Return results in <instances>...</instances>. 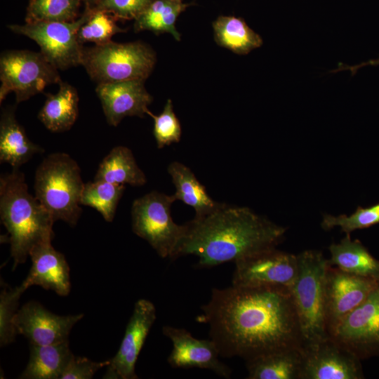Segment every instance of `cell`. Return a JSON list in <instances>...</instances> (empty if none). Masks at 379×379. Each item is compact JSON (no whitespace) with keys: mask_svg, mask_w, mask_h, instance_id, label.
<instances>
[{"mask_svg":"<svg viewBox=\"0 0 379 379\" xmlns=\"http://www.w3.org/2000/svg\"><path fill=\"white\" fill-rule=\"evenodd\" d=\"M197 321L208 325L221 357L246 361L272 352L302 347L289 288L232 285L213 288Z\"/></svg>","mask_w":379,"mask_h":379,"instance_id":"6da1fadb","label":"cell"},{"mask_svg":"<svg viewBox=\"0 0 379 379\" xmlns=\"http://www.w3.org/2000/svg\"><path fill=\"white\" fill-rule=\"evenodd\" d=\"M183 236L171 260L187 255L199 258L197 267L210 268L236 262L276 248L286 228L251 208L222 203L211 213L185 224Z\"/></svg>","mask_w":379,"mask_h":379,"instance_id":"7a4b0ae2","label":"cell"},{"mask_svg":"<svg viewBox=\"0 0 379 379\" xmlns=\"http://www.w3.org/2000/svg\"><path fill=\"white\" fill-rule=\"evenodd\" d=\"M0 216L9 234L13 270L27 260L33 247L54 237L55 221L36 197L29 194L20 169L1 175Z\"/></svg>","mask_w":379,"mask_h":379,"instance_id":"3957f363","label":"cell"},{"mask_svg":"<svg viewBox=\"0 0 379 379\" xmlns=\"http://www.w3.org/2000/svg\"><path fill=\"white\" fill-rule=\"evenodd\" d=\"M84 182L77 162L69 154L55 152L44 159L36 170L34 196L53 220L75 226L82 213Z\"/></svg>","mask_w":379,"mask_h":379,"instance_id":"277c9868","label":"cell"},{"mask_svg":"<svg viewBox=\"0 0 379 379\" xmlns=\"http://www.w3.org/2000/svg\"><path fill=\"white\" fill-rule=\"evenodd\" d=\"M298 273L290 288L298 314L302 347L330 337L326 325L325 281L330 263L321 251L298 255Z\"/></svg>","mask_w":379,"mask_h":379,"instance_id":"5b68a950","label":"cell"},{"mask_svg":"<svg viewBox=\"0 0 379 379\" xmlns=\"http://www.w3.org/2000/svg\"><path fill=\"white\" fill-rule=\"evenodd\" d=\"M156 53L142 41L107 43L83 50L81 65L98 84L145 80L152 73Z\"/></svg>","mask_w":379,"mask_h":379,"instance_id":"8992f818","label":"cell"},{"mask_svg":"<svg viewBox=\"0 0 379 379\" xmlns=\"http://www.w3.org/2000/svg\"><path fill=\"white\" fill-rule=\"evenodd\" d=\"M176 199L152 191L135 199L131 207L133 232L147 241L163 258L171 260L185 232V225H178L171 208Z\"/></svg>","mask_w":379,"mask_h":379,"instance_id":"52a82bcc","label":"cell"},{"mask_svg":"<svg viewBox=\"0 0 379 379\" xmlns=\"http://www.w3.org/2000/svg\"><path fill=\"white\" fill-rule=\"evenodd\" d=\"M0 102L11 92L16 102L27 100L61 81L58 69L42 55L28 50H10L0 58Z\"/></svg>","mask_w":379,"mask_h":379,"instance_id":"ba28073f","label":"cell"},{"mask_svg":"<svg viewBox=\"0 0 379 379\" xmlns=\"http://www.w3.org/2000/svg\"><path fill=\"white\" fill-rule=\"evenodd\" d=\"M91 13L92 9L87 8L79 18L73 21H39L9 25L8 27L34 41L53 66L58 70H65L81 65L84 48L78 39V32Z\"/></svg>","mask_w":379,"mask_h":379,"instance_id":"9c48e42d","label":"cell"},{"mask_svg":"<svg viewBox=\"0 0 379 379\" xmlns=\"http://www.w3.org/2000/svg\"><path fill=\"white\" fill-rule=\"evenodd\" d=\"M330 337L361 360L379 356V281Z\"/></svg>","mask_w":379,"mask_h":379,"instance_id":"30bf717a","label":"cell"},{"mask_svg":"<svg viewBox=\"0 0 379 379\" xmlns=\"http://www.w3.org/2000/svg\"><path fill=\"white\" fill-rule=\"evenodd\" d=\"M232 285L291 288L298 273V255L269 248L235 262Z\"/></svg>","mask_w":379,"mask_h":379,"instance_id":"8fae6325","label":"cell"},{"mask_svg":"<svg viewBox=\"0 0 379 379\" xmlns=\"http://www.w3.org/2000/svg\"><path fill=\"white\" fill-rule=\"evenodd\" d=\"M361 359L331 337L302 347L300 379H362Z\"/></svg>","mask_w":379,"mask_h":379,"instance_id":"7c38bea8","label":"cell"},{"mask_svg":"<svg viewBox=\"0 0 379 379\" xmlns=\"http://www.w3.org/2000/svg\"><path fill=\"white\" fill-rule=\"evenodd\" d=\"M378 281L329 265L325 281L326 319L329 336L343 319L366 300Z\"/></svg>","mask_w":379,"mask_h":379,"instance_id":"4fadbf2b","label":"cell"},{"mask_svg":"<svg viewBox=\"0 0 379 379\" xmlns=\"http://www.w3.org/2000/svg\"><path fill=\"white\" fill-rule=\"evenodd\" d=\"M156 318V308L152 302L140 299L135 302L120 347L109 359L104 378H138L135 364Z\"/></svg>","mask_w":379,"mask_h":379,"instance_id":"5bb4252c","label":"cell"},{"mask_svg":"<svg viewBox=\"0 0 379 379\" xmlns=\"http://www.w3.org/2000/svg\"><path fill=\"white\" fill-rule=\"evenodd\" d=\"M83 317V314L60 316L39 302L30 301L18 310L13 324L17 333L25 336L31 344L46 345L68 340L72 327Z\"/></svg>","mask_w":379,"mask_h":379,"instance_id":"9a60e30c","label":"cell"},{"mask_svg":"<svg viewBox=\"0 0 379 379\" xmlns=\"http://www.w3.org/2000/svg\"><path fill=\"white\" fill-rule=\"evenodd\" d=\"M162 332L173 345L167 359L171 367L208 369L220 377L230 378L232 370L220 361V352L213 340L197 339L185 328L170 326H164Z\"/></svg>","mask_w":379,"mask_h":379,"instance_id":"2e32d148","label":"cell"},{"mask_svg":"<svg viewBox=\"0 0 379 379\" xmlns=\"http://www.w3.org/2000/svg\"><path fill=\"white\" fill-rule=\"evenodd\" d=\"M95 92L106 120L112 126L126 117H145L153 100L142 79L98 84Z\"/></svg>","mask_w":379,"mask_h":379,"instance_id":"e0dca14e","label":"cell"},{"mask_svg":"<svg viewBox=\"0 0 379 379\" xmlns=\"http://www.w3.org/2000/svg\"><path fill=\"white\" fill-rule=\"evenodd\" d=\"M29 256L32 267L20 284L25 291L30 286H39L60 296L69 294L71 289L69 267L65 255L53 247L51 241L33 247Z\"/></svg>","mask_w":379,"mask_h":379,"instance_id":"ac0fdd59","label":"cell"},{"mask_svg":"<svg viewBox=\"0 0 379 379\" xmlns=\"http://www.w3.org/2000/svg\"><path fill=\"white\" fill-rule=\"evenodd\" d=\"M44 149L32 142L17 121L13 107L4 109L0 119V161L19 169Z\"/></svg>","mask_w":379,"mask_h":379,"instance_id":"d6986e66","label":"cell"},{"mask_svg":"<svg viewBox=\"0 0 379 379\" xmlns=\"http://www.w3.org/2000/svg\"><path fill=\"white\" fill-rule=\"evenodd\" d=\"M302 347L272 352L246 361L248 379H300Z\"/></svg>","mask_w":379,"mask_h":379,"instance_id":"ffe728a7","label":"cell"},{"mask_svg":"<svg viewBox=\"0 0 379 379\" xmlns=\"http://www.w3.org/2000/svg\"><path fill=\"white\" fill-rule=\"evenodd\" d=\"M55 94H48L38 118L52 132H63L71 128L79 114V95L77 89L60 81Z\"/></svg>","mask_w":379,"mask_h":379,"instance_id":"44dd1931","label":"cell"},{"mask_svg":"<svg viewBox=\"0 0 379 379\" xmlns=\"http://www.w3.org/2000/svg\"><path fill=\"white\" fill-rule=\"evenodd\" d=\"M167 170L175 187L173 196L176 200L182 201L194 209V218L206 216L222 204L209 196L205 187L185 164L173 161L168 165Z\"/></svg>","mask_w":379,"mask_h":379,"instance_id":"7402d4cb","label":"cell"},{"mask_svg":"<svg viewBox=\"0 0 379 379\" xmlns=\"http://www.w3.org/2000/svg\"><path fill=\"white\" fill-rule=\"evenodd\" d=\"M328 250L329 263L341 270L379 280V260L374 258L358 239L345 234L339 243L332 244Z\"/></svg>","mask_w":379,"mask_h":379,"instance_id":"603a6c76","label":"cell"},{"mask_svg":"<svg viewBox=\"0 0 379 379\" xmlns=\"http://www.w3.org/2000/svg\"><path fill=\"white\" fill-rule=\"evenodd\" d=\"M73 356L68 340L46 345L31 344L29 361L20 378L60 379Z\"/></svg>","mask_w":379,"mask_h":379,"instance_id":"cb8c5ba5","label":"cell"},{"mask_svg":"<svg viewBox=\"0 0 379 379\" xmlns=\"http://www.w3.org/2000/svg\"><path fill=\"white\" fill-rule=\"evenodd\" d=\"M95 180L132 186L147 182L145 173L138 166L132 151L125 146L114 147L100 164Z\"/></svg>","mask_w":379,"mask_h":379,"instance_id":"d4e9b609","label":"cell"},{"mask_svg":"<svg viewBox=\"0 0 379 379\" xmlns=\"http://www.w3.org/2000/svg\"><path fill=\"white\" fill-rule=\"evenodd\" d=\"M215 43L237 55H247L260 47L263 40L244 19L220 16L212 24Z\"/></svg>","mask_w":379,"mask_h":379,"instance_id":"484cf974","label":"cell"},{"mask_svg":"<svg viewBox=\"0 0 379 379\" xmlns=\"http://www.w3.org/2000/svg\"><path fill=\"white\" fill-rule=\"evenodd\" d=\"M187 6L181 0H154L135 19L134 30L135 32L150 31L157 35L169 33L175 40L180 41L175 22Z\"/></svg>","mask_w":379,"mask_h":379,"instance_id":"4316f807","label":"cell"},{"mask_svg":"<svg viewBox=\"0 0 379 379\" xmlns=\"http://www.w3.org/2000/svg\"><path fill=\"white\" fill-rule=\"evenodd\" d=\"M124 190V185L93 180L84 183L81 205L95 208L107 222H110L114 220Z\"/></svg>","mask_w":379,"mask_h":379,"instance_id":"83f0119b","label":"cell"},{"mask_svg":"<svg viewBox=\"0 0 379 379\" xmlns=\"http://www.w3.org/2000/svg\"><path fill=\"white\" fill-rule=\"evenodd\" d=\"M81 0H29L25 22L76 20Z\"/></svg>","mask_w":379,"mask_h":379,"instance_id":"f1b7e54d","label":"cell"},{"mask_svg":"<svg viewBox=\"0 0 379 379\" xmlns=\"http://www.w3.org/2000/svg\"><path fill=\"white\" fill-rule=\"evenodd\" d=\"M379 224V203L367 208L358 206L350 215H340L334 216L324 214L321 227L324 230H330L339 227L345 234L357 230L368 228Z\"/></svg>","mask_w":379,"mask_h":379,"instance_id":"f546056e","label":"cell"},{"mask_svg":"<svg viewBox=\"0 0 379 379\" xmlns=\"http://www.w3.org/2000/svg\"><path fill=\"white\" fill-rule=\"evenodd\" d=\"M126 32L119 27L115 20L108 13L92 9V13L79 30V42H93L95 45L103 44L111 41L112 37L118 33Z\"/></svg>","mask_w":379,"mask_h":379,"instance_id":"4dcf8cb0","label":"cell"},{"mask_svg":"<svg viewBox=\"0 0 379 379\" xmlns=\"http://www.w3.org/2000/svg\"><path fill=\"white\" fill-rule=\"evenodd\" d=\"M0 295V344L7 345L18 334L13 324L20 298L25 290L20 285L13 288L2 286Z\"/></svg>","mask_w":379,"mask_h":379,"instance_id":"1f68e13d","label":"cell"},{"mask_svg":"<svg viewBox=\"0 0 379 379\" xmlns=\"http://www.w3.org/2000/svg\"><path fill=\"white\" fill-rule=\"evenodd\" d=\"M146 114L154 120L153 134L159 149L180 140L181 126L174 112L171 99L167 100L160 114L155 115L149 109Z\"/></svg>","mask_w":379,"mask_h":379,"instance_id":"d6a6232c","label":"cell"},{"mask_svg":"<svg viewBox=\"0 0 379 379\" xmlns=\"http://www.w3.org/2000/svg\"><path fill=\"white\" fill-rule=\"evenodd\" d=\"M154 0H99L92 9L112 13L116 18L135 19Z\"/></svg>","mask_w":379,"mask_h":379,"instance_id":"836d02e7","label":"cell"},{"mask_svg":"<svg viewBox=\"0 0 379 379\" xmlns=\"http://www.w3.org/2000/svg\"><path fill=\"white\" fill-rule=\"evenodd\" d=\"M109 364V360L96 362L86 357L74 355L60 379H91L98 370L107 366Z\"/></svg>","mask_w":379,"mask_h":379,"instance_id":"e575fe53","label":"cell"},{"mask_svg":"<svg viewBox=\"0 0 379 379\" xmlns=\"http://www.w3.org/2000/svg\"><path fill=\"white\" fill-rule=\"evenodd\" d=\"M367 65H379V58L377 59L368 60L366 62H364L361 64H358L355 65H343V64L340 63L338 65V68L337 69L332 71V72H339L342 70H349L351 72L352 74L354 75L359 69H360L362 67L367 66Z\"/></svg>","mask_w":379,"mask_h":379,"instance_id":"d590c367","label":"cell"},{"mask_svg":"<svg viewBox=\"0 0 379 379\" xmlns=\"http://www.w3.org/2000/svg\"><path fill=\"white\" fill-rule=\"evenodd\" d=\"M88 8H93L99 0H84Z\"/></svg>","mask_w":379,"mask_h":379,"instance_id":"8d00e7d4","label":"cell"}]
</instances>
